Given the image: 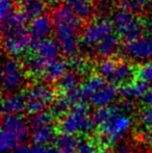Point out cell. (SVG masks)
Wrapping results in <instances>:
<instances>
[{
    "label": "cell",
    "instance_id": "obj_1",
    "mask_svg": "<svg viewBox=\"0 0 152 153\" xmlns=\"http://www.w3.org/2000/svg\"><path fill=\"white\" fill-rule=\"evenodd\" d=\"M51 19L61 51L69 56L74 54L80 44L81 21L65 3L56 5L51 14Z\"/></svg>",
    "mask_w": 152,
    "mask_h": 153
},
{
    "label": "cell",
    "instance_id": "obj_2",
    "mask_svg": "<svg viewBox=\"0 0 152 153\" xmlns=\"http://www.w3.org/2000/svg\"><path fill=\"white\" fill-rule=\"evenodd\" d=\"M96 127L99 129L101 139L105 143L117 144L131 128V118L119 104L97 108L93 114Z\"/></svg>",
    "mask_w": 152,
    "mask_h": 153
},
{
    "label": "cell",
    "instance_id": "obj_3",
    "mask_svg": "<svg viewBox=\"0 0 152 153\" xmlns=\"http://www.w3.org/2000/svg\"><path fill=\"white\" fill-rule=\"evenodd\" d=\"M26 22V19L17 10L1 20L2 46L10 57L22 55L27 50H30L33 41Z\"/></svg>",
    "mask_w": 152,
    "mask_h": 153
},
{
    "label": "cell",
    "instance_id": "obj_4",
    "mask_svg": "<svg viewBox=\"0 0 152 153\" xmlns=\"http://www.w3.org/2000/svg\"><path fill=\"white\" fill-rule=\"evenodd\" d=\"M30 132V124L21 115H3L0 137L1 152L14 153L25 145Z\"/></svg>",
    "mask_w": 152,
    "mask_h": 153
},
{
    "label": "cell",
    "instance_id": "obj_5",
    "mask_svg": "<svg viewBox=\"0 0 152 153\" xmlns=\"http://www.w3.org/2000/svg\"><path fill=\"white\" fill-rule=\"evenodd\" d=\"M83 100L97 108L110 106L119 94L117 87L99 75H92L81 85Z\"/></svg>",
    "mask_w": 152,
    "mask_h": 153
},
{
    "label": "cell",
    "instance_id": "obj_6",
    "mask_svg": "<svg viewBox=\"0 0 152 153\" xmlns=\"http://www.w3.org/2000/svg\"><path fill=\"white\" fill-rule=\"evenodd\" d=\"M97 75L101 76L114 85H123L129 83L136 76V69L127 59H101L96 65Z\"/></svg>",
    "mask_w": 152,
    "mask_h": 153
},
{
    "label": "cell",
    "instance_id": "obj_7",
    "mask_svg": "<svg viewBox=\"0 0 152 153\" xmlns=\"http://www.w3.org/2000/svg\"><path fill=\"white\" fill-rule=\"evenodd\" d=\"M95 127L93 116L90 115L89 109L83 103L68 111L59 121L62 133L75 137L91 132Z\"/></svg>",
    "mask_w": 152,
    "mask_h": 153
},
{
    "label": "cell",
    "instance_id": "obj_8",
    "mask_svg": "<svg viewBox=\"0 0 152 153\" xmlns=\"http://www.w3.org/2000/svg\"><path fill=\"white\" fill-rule=\"evenodd\" d=\"M112 22L117 34L125 42L141 38L145 30V23L139 15L122 8H118L113 14Z\"/></svg>",
    "mask_w": 152,
    "mask_h": 153
},
{
    "label": "cell",
    "instance_id": "obj_9",
    "mask_svg": "<svg viewBox=\"0 0 152 153\" xmlns=\"http://www.w3.org/2000/svg\"><path fill=\"white\" fill-rule=\"evenodd\" d=\"M26 103V111L31 115L42 113L51 104H54L55 91L47 82H37L29 85L23 93Z\"/></svg>",
    "mask_w": 152,
    "mask_h": 153
},
{
    "label": "cell",
    "instance_id": "obj_10",
    "mask_svg": "<svg viewBox=\"0 0 152 153\" xmlns=\"http://www.w3.org/2000/svg\"><path fill=\"white\" fill-rule=\"evenodd\" d=\"M114 25L108 18L97 17L82 27L80 36V44L87 50L93 51L94 48L101 42L102 40L114 33Z\"/></svg>",
    "mask_w": 152,
    "mask_h": 153
},
{
    "label": "cell",
    "instance_id": "obj_11",
    "mask_svg": "<svg viewBox=\"0 0 152 153\" xmlns=\"http://www.w3.org/2000/svg\"><path fill=\"white\" fill-rule=\"evenodd\" d=\"M26 71L15 57H7L2 65V89L7 95L15 94L25 85Z\"/></svg>",
    "mask_w": 152,
    "mask_h": 153
},
{
    "label": "cell",
    "instance_id": "obj_12",
    "mask_svg": "<svg viewBox=\"0 0 152 153\" xmlns=\"http://www.w3.org/2000/svg\"><path fill=\"white\" fill-rule=\"evenodd\" d=\"M121 52L128 62L146 64L152 61V39L141 36L125 42L121 48Z\"/></svg>",
    "mask_w": 152,
    "mask_h": 153
},
{
    "label": "cell",
    "instance_id": "obj_13",
    "mask_svg": "<svg viewBox=\"0 0 152 153\" xmlns=\"http://www.w3.org/2000/svg\"><path fill=\"white\" fill-rule=\"evenodd\" d=\"M53 29V22L50 16L43 15L31 21L28 26V32L33 43H38L49 39ZM31 43V44H33Z\"/></svg>",
    "mask_w": 152,
    "mask_h": 153
},
{
    "label": "cell",
    "instance_id": "obj_14",
    "mask_svg": "<svg viewBox=\"0 0 152 153\" xmlns=\"http://www.w3.org/2000/svg\"><path fill=\"white\" fill-rule=\"evenodd\" d=\"M29 51L30 53H33L40 59H42L43 61L48 62H52L61 59L59 57V52H61L59 45L56 40H53V39H47L42 42L33 43Z\"/></svg>",
    "mask_w": 152,
    "mask_h": 153
},
{
    "label": "cell",
    "instance_id": "obj_15",
    "mask_svg": "<svg viewBox=\"0 0 152 153\" xmlns=\"http://www.w3.org/2000/svg\"><path fill=\"white\" fill-rule=\"evenodd\" d=\"M47 4L46 0H16L17 10L27 21H33L45 15Z\"/></svg>",
    "mask_w": 152,
    "mask_h": 153
},
{
    "label": "cell",
    "instance_id": "obj_16",
    "mask_svg": "<svg viewBox=\"0 0 152 153\" xmlns=\"http://www.w3.org/2000/svg\"><path fill=\"white\" fill-rule=\"evenodd\" d=\"M121 42L118 34L112 33L102 40L92 52L101 59H114V56L121 50Z\"/></svg>",
    "mask_w": 152,
    "mask_h": 153
},
{
    "label": "cell",
    "instance_id": "obj_17",
    "mask_svg": "<svg viewBox=\"0 0 152 153\" xmlns=\"http://www.w3.org/2000/svg\"><path fill=\"white\" fill-rule=\"evenodd\" d=\"M65 4L81 22H90L96 15L93 0H66Z\"/></svg>",
    "mask_w": 152,
    "mask_h": 153
},
{
    "label": "cell",
    "instance_id": "obj_18",
    "mask_svg": "<svg viewBox=\"0 0 152 153\" xmlns=\"http://www.w3.org/2000/svg\"><path fill=\"white\" fill-rule=\"evenodd\" d=\"M3 115H20L26 111L24 95L21 93L6 95L2 101Z\"/></svg>",
    "mask_w": 152,
    "mask_h": 153
},
{
    "label": "cell",
    "instance_id": "obj_19",
    "mask_svg": "<svg viewBox=\"0 0 152 153\" xmlns=\"http://www.w3.org/2000/svg\"><path fill=\"white\" fill-rule=\"evenodd\" d=\"M148 90L149 89L146 82L140 80V79H136V80H132L127 85L121 87V89L119 90V94L123 97L124 100L133 101L136 99L144 98Z\"/></svg>",
    "mask_w": 152,
    "mask_h": 153
},
{
    "label": "cell",
    "instance_id": "obj_20",
    "mask_svg": "<svg viewBox=\"0 0 152 153\" xmlns=\"http://www.w3.org/2000/svg\"><path fill=\"white\" fill-rule=\"evenodd\" d=\"M30 137L35 145L47 146L49 143L55 141L56 139L54 125H47V126L31 128Z\"/></svg>",
    "mask_w": 152,
    "mask_h": 153
},
{
    "label": "cell",
    "instance_id": "obj_21",
    "mask_svg": "<svg viewBox=\"0 0 152 153\" xmlns=\"http://www.w3.org/2000/svg\"><path fill=\"white\" fill-rule=\"evenodd\" d=\"M80 143L75 135L61 133L54 141V149L61 153H76Z\"/></svg>",
    "mask_w": 152,
    "mask_h": 153
},
{
    "label": "cell",
    "instance_id": "obj_22",
    "mask_svg": "<svg viewBox=\"0 0 152 153\" xmlns=\"http://www.w3.org/2000/svg\"><path fill=\"white\" fill-rule=\"evenodd\" d=\"M68 62L62 59H59L56 61L52 62L48 67H47L46 71L44 73L43 79L45 80V82H55L59 81L62 78L64 74L67 72Z\"/></svg>",
    "mask_w": 152,
    "mask_h": 153
},
{
    "label": "cell",
    "instance_id": "obj_23",
    "mask_svg": "<svg viewBox=\"0 0 152 153\" xmlns=\"http://www.w3.org/2000/svg\"><path fill=\"white\" fill-rule=\"evenodd\" d=\"M80 81H81L80 73L76 72V71H73V70H70V71H67V72L62 76V78L57 81V87L61 90L62 94H63V93L76 91V90L81 88Z\"/></svg>",
    "mask_w": 152,
    "mask_h": 153
},
{
    "label": "cell",
    "instance_id": "obj_24",
    "mask_svg": "<svg viewBox=\"0 0 152 153\" xmlns=\"http://www.w3.org/2000/svg\"><path fill=\"white\" fill-rule=\"evenodd\" d=\"M149 4L150 0H119L118 8H122L138 15L144 12Z\"/></svg>",
    "mask_w": 152,
    "mask_h": 153
},
{
    "label": "cell",
    "instance_id": "obj_25",
    "mask_svg": "<svg viewBox=\"0 0 152 153\" xmlns=\"http://www.w3.org/2000/svg\"><path fill=\"white\" fill-rule=\"evenodd\" d=\"M54 118L55 116L48 111L33 115L30 121H29L30 128H36V127L40 126H47V125H54Z\"/></svg>",
    "mask_w": 152,
    "mask_h": 153
},
{
    "label": "cell",
    "instance_id": "obj_26",
    "mask_svg": "<svg viewBox=\"0 0 152 153\" xmlns=\"http://www.w3.org/2000/svg\"><path fill=\"white\" fill-rule=\"evenodd\" d=\"M67 62H68V67L71 70L76 71L78 73L83 71L85 69V67H87V59H85V57L82 54H79L77 52L70 55Z\"/></svg>",
    "mask_w": 152,
    "mask_h": 153
},
{
    "label": "cell",
    "instance_id": "obj_27",
    "mask_svg": "<svg viewBox=\"0 0 152 153\" xmlns=\"http://www.w3.org/2000/svg\"><path fill=\"white\" fill-rule=\"evenodd\" d=\"M136 77L146 83H152V61L136 68Z\"/></svg>",
    "mask_w": 152,
    "mask_h": 153
},
{
    "label": "cell",
    "instance_id": "obj_28",
    "mask_svg": "<svg viewBox=\"0 0 152 153\" xmlns=\"http://www.w3.org/2000/svg\"><path fill=\"white\" fill-rule=\"evenodd\" d=\"M76 153H112L108 149L100 148L89 141L81 142Z\"/></svg>",
    "mask_w": 152,
    "mask_h": 153
},
{
    "label": "cell",
    "instance_id": "obj_29",
    "mask_svg": "<svg viewBox=\"0 0 152 153\" xmlns=\"http://www.w3.org/2000/svg\"><path fill=\"white\" fill-rule=\"evenodd\" d=\"M16 3V0H1L0 1V16L1 20L5 19L10 14L14 12V4Z\"/></svg>",
    "mask_w": 152,
    "mask_h": 153
},
{
    "label": "cell",
    "instance_id": "obj_30",
    "mask_svg": "<svg viewBox=\"0 0 152 153\" xmlns=\"http://www.w3.org/2000/svg\"><path fill=\"white\" fill-rule=\"evenodd\" d=\"M140 120L146 129H152V107H147L141 113Z\"/></svg>",
    "mask_w": 152,
    "mask_h": 153
},
{
    "label": "cell",
    "instance_id": "obj_31",
    "mask_svg": "<svg viewBox=\"0 0 152 153\" xmlns=\"http://www.w3.org/2000/svg\"><path fill=\"white\" fill-rule=\"evenodd\" d=\"M25 153H53V149H50L48 146L35 145L27 146Z\"/></svg>",
    "mask_w": 152,
    "mask_h": 153
},
{
    "label": "cell",
    "instance_id": "obj_32",
    "mask_svg": "<svg viewBox=\"0 0 152 153\" xmlns=\"http://www.w3.org/2000/svg\"><path fill=\"white\" fill-rule=\"evenodd\" d=\"M144 103L147 105L148 107H152V87L148 90V92L146 93L145 97L143 98Z\"/></svg>",
    "mask_w": 152,
    "mask_h": 153
},
{
    "label": "cell",
    "instance_id": "obj_33",
    "mask_svg": "<svg viewBox=\"0 0 152 153\" xmlns=\"http://www.w3.org/2000/svg\"><path fill=\"white\" fill-rule=\"evenodd\" d=\"M47 3L49 4H59L61 1H63V0H46Z\"/></svg>",
    "mask_w": 152,
    "mask_h": 153
},
{
    "label": "cell",
    "instance_id": "obj_34",
    "mask_svg": "<svg viewBox=\"0 0 152 153\" xmlns=\"http://www.w3.org/2000/svg\"><path fill=\"white\" fill-rule=\"evenodd\" d=\"M53 153H61V152H59V151H56L55 149H53Z\"/></svg>",
    "mask_w": 152,
    "mask_h": 153
},
{
    "label": "cell",
    "instance_id": "obj_35",
    "mask_svg": "<svg viewBox=\"0 0 152 153\" xmlns=\"http://www.w3.org/2000/svg\"><path fill=\"white\" fill-rule=\"evenodd\" d=\"M150 5H152V0H150Z\"/></svg>",
    "mask_w": 152,
    "mask_h": 153
}]
</instances>
